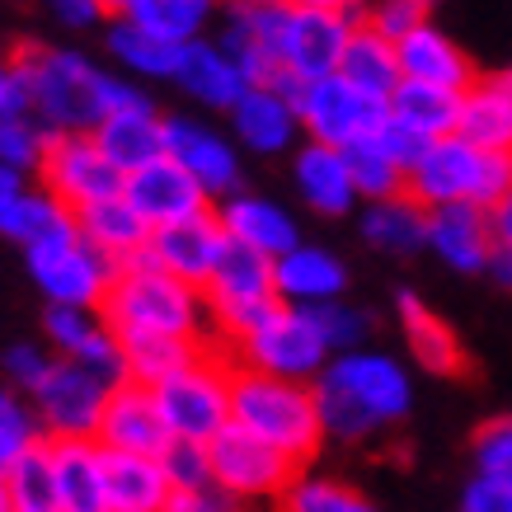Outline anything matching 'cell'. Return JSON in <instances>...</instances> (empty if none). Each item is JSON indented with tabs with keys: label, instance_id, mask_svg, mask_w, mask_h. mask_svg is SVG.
<instances>
[{
	"label": "cell",
	"instance_id": "obj_1",
	"mask_svg": "<svg viewBox=\"0 0 512 512\" xmlns=\"http://www.w3.org/2000/svg\"><path fill=\"white\" fill-rule=\"evenodd\" d=\"M24 85V104L52 137H90L113 109L137 104L141 85L94 66L85 52L57 43H24L10 52Z\"/></svg>",
	"mask_w": 512,
	"mask_h": 512
},
{
	"label": "cell",
	"instance_id": "obj_2",
	"mask_svg": "<svg viewBox=\"0 0 512 512\" xmlns=\"http://www.w3.org/2000/svg\"><path fill=\"white\" fill-rule=\"evenodd\" d=\"M315 409H320V428L325 442H372L395 423L409 419L414 409V381L400 357L381 353V348H357V353L329 357V367L315 376Z\"/></svg>",
	"mask_w": 512,
	"mask_h": 512
},
{
	"label": "cell",
	"instance_id": "obj_3",
	"mask_svg": "<svg viewBox=\"0 0 512 512\" xmlns=\"http://www.w3.org/2000/svg\"><path fill=\"white\" fill-rule=\"evenodd\" d=\"M104 325L113 334H151V339H179V343H212V315L198 287L160 273V268H141V273H118V282L104 296Z\"/></svg>",
	"mask_w": 512,
	"mask_h": 512
},
{
	"label": "cell",
	"instance_id": "obj_4",
	"mask_svg": "<svg viewBox=\"0 0 512 512\" xmlns=\"http://www.w3.org/2000/svg\"><path fill=\"white\" fill-rule=\"evenodd\" d=\"M231 423L245 428L249 437L268 442L282 451L296 470H306L325 447V428H320V409H315V390L296 386V381H273V376L231 372Z\"/></svg>",
	"mask_w": 512,
	"mask_h": 512
},
{
	"label": "cell",
	"instance_id": "obj_5",
	"mask_svg": "<svg viewBox=\"0 0 512 512\" xmlns=\"http://www.w3.org/2000/svg\"><path fill=\"white\" fill-rule=\"evenodd\" d=\"M404 193L419 207H498L512 193V151H489L466 137H442L419 156V165L409 170Z\"/></svg>",
	"mask_w": 512,
	"mask_h": 512
},
{
	"label": "cell",
	"instance_id": "obj_6",
	"mask_svg": "<svg viewBox=\"0 0 512 512\" xmlns=\"http://www.w3.org/2000/svg\"><path fill=\"white\" fill-rule=\"evenodd\" d=\"M202 301L212 315V343L226 353L231 343H240L249 329H259L282 306L278 287H273V259L245 245H226L202 287Z\"/></svg>",
	"mask_w": 512,
	"mask_h": 512
},
{
	"label": "cell",
	"instance_id": "obj_7",
	"mask_svg": "<svg viewBox=\"0 0 512 512\" xmlns=\"http://www.w3.org/2000/svg\"><path fill=\"white\" fill-rule=\"evenodd\" d=\"M231 372L235 362L221 348H207L188 362L184 372L156 386L160 419L179 442H212L221 428H231Z\"/></svg>",
	"mask_w": 512,
	"mask_h": 512
},
{
	"label": "cell",
	"instance_id": "obj_8",
	"mask_svg": "<svg viewBox=\"0 0 512 512\" xmlns=\"http://www.w3.org/2000/svg\"><path fill=\"white\" fill-rule=\"evenodd\" d=\"M226 357L245 372L296 381V386H315V376L329 367V348L320 329L311 325V315L292 311V306H278L259 329H249L240 343H231Z\"/></svg>",
	"mask_w": 512,
	"mask_h": 512
},
{
	"label": "cell",
	"instance_id": "obj_9",
	"mask_svg": "<svg viewBox=\"0 0 512 512\" xmlns=\"http://www.w3.org/2000/svg\"><path fill=\"white\" fill-rule=\"evenodd\" d=\"M109 381H99L94 372L52 357L47 376L38 381V390L29 395V409L38 419V433L47 442H94L99 437V419L109 404Z\"/></svg>",
	"mask_w": 512,
	"mask_h": 512
},
{
	"label": "cell",
	"instance_id": "obj_10",
	"mask_svg": "<svg viewBox=\"0 0 512 512\" xmlns=\"http://www.w3.org/2000/svg\"><path fill=\"white\" fill-rule=\"evenodd\" d=\"M207 456H212V484L221 494H231L235 503L245 508H259V503H282V494L292 489V480L301 470L273 451L268 442L249 437L245 428H221L212 442H207Z\"/></svg>",
	"mask_w": 512,
	"mask_h": 512
},
{
	"label": "cell",
	"instance_id": "obj_11",
	"mask_svg": "<svg viewBox=\"0 0 512 512\" xmlns=\"http://www.w3.org/2000/svg\"><path fill=\"white\" fill-rule=\"evenodd\" d=\"M24 264H29V278L38 282V292L47 296V306H66V311H99L109 287L118 282V268L99 249L85 245L80 231L29 249Z\"/></svg>",
	"mask_w": 512,
	"mask_h": 512
},
{
	"label": "cell",
	"instance_id": "obj_12",
	"mask_svg": "<svg viewBox=\"0 0 512 512\" xmlns=\"http://www.w3.org/2000/svg\"><path fill=\"white\" fill-rule=\"evenodd\" d=\"M296 113H301V137L315 146H334V151H353L362 141H372L390 118L386 99L353 90L343 76L311 80L296 99Z\"/></svg>",
	"mask_w": 512,
	"mask_h": 512
},
{
	"label": "cell",
	"instance_id": "obj_13",
	"mask_svg": "<svg viewBox=\"0 0 512 512\" xmlns=\"http://www.w3.org/2000/svg\"><path fill=\"white\" fill-rule=\"evenodd\" d=\"M165 156H170L212 202H226L231 193L245 188L240 146L231 141V132L202 123L193 113H165Z\"/></svg>",
	"mask_w": 512,
	"mask_h": 512
},
{
	"label": "cell",
	"instance_id": "obj_14",
	"mask_svg": "<svg viewBox=\"0 0 512 512\" xmlns=\"http://www.w3.org/2000/svg\"><path fill=\"white\" fill-rule=\"evenodd\" d=\"M38 188L52 193L66 212H85L94 202L123 198V174L94 146V137H52L38 170Z\"/></svg>",
	"mask_w": 512,
	"mask_h": 512
},
{
	"label": "cell",
	"instance_id": "obj_15",
	"mask_svg": "<svg viewBox=\"0 0 512 512\" xmlns=\"http://www.w3.org/2000/svg\"><path fill=\"white\" fill-rule=\"evenodd\" d=\"M353 24L357 19L287 5V10H282V71H292L301 85L339 76L343 47L353 38Z\"/></svg>",
	"mask_w": 512,
	"mask_h": 512
},
{
	"label": "cell",
	"instance_id": "obj_16",
	"mask_svg": "<svg viewBox=\"0 0 512 512\" xmlns=\"http://www.w3.org/2000/svg\"><path fill=\"white\" fill-rule=\"evenodd\" d=\"M217 221L231 245H245L264 259H282L301 245V226H296L292 207H282L278 198L254 193V188H240L226 202H217Z\"/></svg>",
	"mask_w": 512,
	"mask_h": 512
},
{
	"label": "cell",
	"instance_id": "obj_17",
	"mask_svg": "<svg viewBox=\"0 0 512 512\" xmlns=\"http://www.w3.org/2000/svg\"><path fill=\"white\" fill-rule=\"evenodd\" d=\"M123 198H127V207L151 226V231L174 226V221H188V217H202V212H212V207H217V202L207 198V193H202V188L193 184V179H188L170 156H160L156 165L127 174Z\"/></svg>",
	"mask_w": 512,
	"mask_h": 512
},
{
	"label": "cell",
	"instance_id": "obj_18",
	"mask_svg": "<svg viewBox=\"0 0 512 512\" xmlns=\"http://www.w3.org/2000/svg\"><path fill=\"white\" fill-rule=\"evenodd\" d=\"M226 245H231V240L221 231L217 207L202 212V217L160 226V231H151V240H146V249H151V259H156L160 273H170V278L188 282V287H198V292L207 287V278H212V268H217Z\"/></svg>",
	"mask_w": 512,
	"mask_h": 512
},
{
	"label": "cell",
	"instance_id": "obj_19",
	"mask_svg": "<svg viewBox=\"0 0 512 512\" xmlns=\"http://www.w3.org/2000/svg\"><path fill=\"white\" fill-rule=\"evenodd\" d=\"M104 451H123V456H156L170 447V428L160 419L156 390L137 386V381H123V386L109 390V404H104V419H99V437H94Z\"/></svg>",
	"mask_w": 512,
	"mask_h": 512
},
{
	"label": "cell",
	"instance_id": "obj_20",
	"mask_svg": "<svg viewBox=\"0 0 512 512\" xmlns=\"http://www.w3.org/2000/svg\"><path fill=\"white\" fill-rule=\"evenodd\" d=\"M231 141L249 156H292L301 146V113L287 94L268 90V85H249L245 99L226 113Z\"/></svg>",
	"mask_w": 512,
	"mask_h": 512
},
{
	"label": "cell",
	"instance_id": "obj_21",
	"mask_svg": "<svg viewBox=\"0 0 512 512\" xmlns=\"http://www.w3.org/2000/svg\"><path fill=\"white\" fill-rule=\"evenodd\" d=\"M90 137H94V146L109 156L113 170L127 179V174L146 170V165H156V160L165 156V113L156 109L151 94H141L137 104L113 109Z\"/></svg>",
	"mask_w": 512,
	"mask_h": 512
},
{
	"label": "cell",
	"instance_id": "obj_22",
	"mask_svg": "<svg viewBox=\"0 0 512 512\" xmlns=\"http://www.w3.org/2000/svg\"><path fill=\"white\" fill-rule=\"evenodd\" d=\"M273 287H278L282 306L315 311V306H329V301L348 296V264L339 254H329L325 245H306L301 240L292 254L273 259Z\"/></svg>",
	"mask_w": 512,
	"mask_h": 512
},
{
	"label": "cell",
	"instance_id": "obj_23",
	"mask_svg": "<svg viewBox=\"0 0 512 512\" xmlns=\"http://www.w3.org/2000/svg\"><path fill=\"white\" fill-rule=\"evenodd\" d=\"M395 57H400V76L404 80H419V85H437V90H456L466 94L480 71L466 57V47L456 43L447 29H437L433 19L419 24V29L395 43Z\"/></svg>",
	"mask_w": 512,
	"mask_h": 512
},
{
	"label": "cell",
	"instance_id": "obj_24",
	"mask_svg": "<svg viewBox=\"0 0 512 512\" xmlns=\"http://www.w3.org/2000/svg\"><path fill=\"white\" fill-rule=\"evenodd\" d=\"M494 221L484 207L456 202V207H433L428 212V254H437L456 273H484L494 259Z\"/></svg>",
	"mask_w": 512,
	"mask_h": 512
},
{
	"label": "cell",
	"instance_id": "obj_25",
	"mask_svg": "<svg viewBox=\"0 0 512 512\" xmlns=\"http://www.w3.org/2000/svg\"><path fill=\"white\" fill-rule=\"evenodd\" d=\"M292 184H296V198L306 202L315 217H348V212L362 207L353 174H348V156L334 151V146L301 141L292 151Z\"/></svg>",
	"mask_w": 512,
	"mask_h": 512
},
{
	"label": "cell",
	"instance_id": "obj_26",
	"mask_svg": "<svg viewBox=\"0 0 512 512\" xmlns=\"http://www.w3.org/2000/svg\"><path fill=\"white\" fill-rule=\"evenodd\" d=\"M174 85L184 90V99H193V104H202V109H212V113H231L249 90L245 71L221 52L217 38H198V43H188L179 52Z\"/></svg>",
	"mask_w": 512,
	"mask_h": 512
},
{
	"label": "cell",
	"instance_id": "obj_27",
	"mask_svg": "<svg viewBox=\"0 0 512 512\" xmlns=\"http://www.w3.org/2000/svg\"><path fill=\"white\" fill-rule=\"evenodd\" d=\"M395 315H400L409 357L419 362L423 372H433V376H461L466 372V348H461V339H456V329H451L419 292L400 287V292H395Z\"/></svg>",
	"mask_w": 512,
	"mask_h": 512
},
{
	"label": "cell",
	"instance_id": "obj_28",
	"mask_svg": "<svg viewBox=\"0 0 512 512\" xmlns=\"http://www.w3.org/2000/svg\"><path fill=\"white\" fill-rule=\"evenodd\" d=\"M456 137L489 146V151H512V71L480 76L461 94V132Z\"/></svg>",
	"mask_w": 512,
	"mask_h": 512
},
{
	"label": "cell",
	"instance_id": "obj_29",
	"mask_svg": "<svg viewBox=\"0 0 512 512\" xmlns=\"http://www.w3.org/2000/svg\"><path fill=\"white\" fill-rule=\"evenodd\" d=\"M357 231H362L367 245L390 254V259H409V254L428 249V207H419L409 193L386 202H367Z\"/></svg>",
	"mask_w": 512,
	"mask_h": 512
},
{
	"label": "cell",
	"instance_id": "obj_30",
	"mask_svg": "<svg viewBox=\"0 0 512 512\" xmlns=\"http://www.w3.org/2000/svg\"><path fill=\"white\" fill-rule=\"evenodd\" d=\"M104 484H109V512H165L174 498L156 456L104 451Z\"/></svg>",
	"mask_w": 512,
	"mask_h": 512
},
{
	"label": "cell",
	"instance_id": "obj_31",
	"mask_svg": "<svg viewBox=\"0 0 512 512\" xmlns=\"http://www.w3.org/2000/svg\"><path fill=\"white\" fill-rule=\"evenodd\" d=\"M52 466H57L62 512H109L104 447L99 442H52Z\"/></svg>",
	"mask_w": 512,
	"mask_h": 512
},
{
	"label": "cell",
	"instance_id": "obj_32",
	"mask_svg": "<svg viewBox=\"0 0 512 512\" xmlns=\"http://www.w3.org/2000/svg\"><path fill=\"white\" fill-rule=\"evenodd\" d=\"M221 10H226V0H127L123 19L146 29L151 38L188 47L198 38H207V29L217 24Z\"/></svg>",
	"mask_w": 512,
	"mask_h": 512
},
{
	"label": "cell",
	"instance_id": "obj_33",
	"mask_svg": "<svg viewBox=\"0 0 512 512\" xmlns=\"http://www.w3.org/2000/svg\"><path fill=\"white\" fill-rule=\"evenodd\" d=\"M386 113L423 141H442L461 132V94L419 85V80H400L395 94L386 99Z\"/></svg>",
	"mask_w": 512,
	"mask_h": 512
},
{
	"label": "cell",
	"instance_id": "obj_34",
	"mask_svg": "<svg viewBox=\"0 0 512 512\" xmlns=\"http://www.w3.org/2000/svg\"><path fill=\"white\" fill-rule=\"evenodd\" d=\"M0 235L29 254V249H38V245H52V240L76 235V212H66L52 193L29 184L5 212H0Z\"/></svg>",
	"mask_w": 512,
	"mask_h": 512
},
{
	"label": "cell",
	"instance_id": "obj_35",
	"mask_svg": "<svg viewBox=\"0 0 512 512\" xmlns=\"http://www.w3.org/2000/svg\"><path fill=\"white\" fill-rule=\"evenodd\" d=\"M76 231L90 249H99L113 268H123L137 249H146L151 240V226L127 207V198H109V202H94L85 212H76Z\"/></svg>",
	"mask_w": 512,
	"mask_h": 512
},
{
	"label": "cell",
	"instance_id": "obj_36",
	"mask_svg": "<svg viewBox=\"0 0 512 512\" xmlns=\"http://www.w3.org/2000/svg\"><path fill=\"white\" fill-rule=\"evenodd\" d=\"M339 76L353 85V90L372 94V99H390L395 85H400V57H395V43L372 33L367 24H353V38L343 47Z\"/></svg>",
	"mask_w": 512,
	"mask_h": 512
},
{
	"label": "cell",
	"instance_id": "obj_37",
	"mask_svg": "<svg viewBox=\"0 0 512 512\" xmlns=\"http://www.w3.org/2000/svg\"><path fill=\"white\" fill-rule=\"evenodd\" d=\"M104 43H109L113 66H123L127 80H174V66H179V52H184V47L165 43V38H151L146 29L127 24L123 15L109 19Z\"/></svg>",
	"mask_w": 512,
	"mask_h": 512
},
{
	"label": "cell",
	"instance_id": "obj_38",
	"mask_svg": "<svg viewBox=\"0 0 512 512\" xmlns=\"http://www.w3.org/2000/svg\"><path fill=\"white\" fill-rule=\"evenodd\" d=\"M5 494L10 512H62L57 498V466H52V442H33L15 466L5 470Z\"/></svg>",
	"mask_w": 512,
	"mask_h": 512
},
{
	"label": "cell",
	"instance_id": "obj_39",
	"mask_svg": "<svg viewBox=\"0 0 512 512\" xmlns=\"http://www.w3.org/2000/svg\"><path fill=\"white\" fill-rule=\"evenodd\" d=\"M127 357V381L156 390L160 381H170L174 372H184L198 353H207L202 343H179V339H151V334H118Z\"/></svg>",
	"mask_w": 512,
	"mask_h": 512
},
{
	"label": "cell",
	"instance_id": "obj_40",
	"mask_svg": "<svg viewBox=\"0 0 512 512\" xmlns=\"http://www.w3.org/2000/svg\"><path fill=\"white\" fill-rule=\"evenodd\" d=\"M278 508L282 512H381L367 494H357L353 484L334 480V475H315V470L296 475Z\"/></svg>",
	"mask_w": 512,
	"mask_h": 512
},
{
	"label": "cell",
	"instance_id": "obj_41",
	"mask_svg": "<svg viewBox=\"0 0 512 512\" xmlns=\"http://www.w3.org/2000/svg\"><path fill=\"white\" fill-rule=\"evenodd\" d=\"M348 156V174H353V188H357V202L367 207V202H386V198H400L404 184H409V174L386 156V151H376L372 141H362L353 151H343Z\"/></svg>",
	"mask_w": 512,
	"mask_h": 512
},
{
	"label": "cell",
	"instance_id": "obj_42",
	"mask_svg": "<svg viewBox=\"0 0 512 512\" xmlns=\"http://www.w3.org/2000/svg\"><path fill=\"white\" fill-rule=\"evenodd\" d=\"M47 132L33 113H15V118H0V165H10L15 174L24 179H38L43 170V156H47Z\"/></svg>",
	"mask_w": 512,
	"mask_h": 512
},
{
	"label": "cell",
	"instance_id": "obj_43",
	"mask_svg": "<svg viewBox=\"0 0 512 512\" xmlns=\"http://www.w3.org/2000/svg\"><path fill=\"white\" fill-rule=\"evenodd\" d=\"M311 325L320 329V339H325L329 357L339 353H357V348H367V334H372V315L362 311V306H353L348 296L343 301H329V306H315Z\"/></svg>",
	"mask_w": 512,
	"mask_h": 512
},
{
	"label": "cell",
	"instance_id": "obj_44",
	"mask_svg": "<svg viewBox=\"0 0 512 512\" xmlns=\"http://www.w3.org/2000/svg\"><path fill=\"white\" fill-rule=\"evenodd\" d=\"M160 470L170 480L174 494H193V489H212V456L202 442H179L170 437V447L160 451Z\"/></svg>",
	"mask_w": 512,
	"mask_h": 512
},
{
	"label": "cell",
	"instance_id": "obj_45",
	"mask_svg": "<svg viewBox=\"0 0 512 512\" xmlns=\"http://www.w3.org/2000/svg\"><path fill=\"white\" fill-rule=\"evenodd\" d=\"M99 325H104V315H99V311H66V306H47V315H43L47 353L71 362V357L90 343V334Z\"/></svg>",
	"mask_w": 512,
	"mask_h": 512
},
{
	"label": "cell",
	"instance_id": "obj_46",
	"mask_svg": "<svg viewBox=\"0 0 512 512\" xmlns=\"http://www.w3.org/2000/svg\"><path fill=\"white\" fill-rule=\"evenodd\" d=\"M357 24H367L372 33L400 43V38H409L419 24H428V10H423L419 0H367V10H362Z\"/></svg>",
	"mask_w": 512,
	"mask_h": 512
},
{
	"label": "cell",
	"instance_id": "obj_47",
	"mask_svg": "<svg viewBox=\"0 0 512 512\" xmlns=\"http://www.w3.org/2000/svg\"><path fill=\"white\" fill-rule=\"evenodd\" d=\"M47 367H52V353H47L43 343H10L5 357H0V376H5V386L19 390L24 400L38 390V381L47 376Z\"/></svg>",
	"mask_w": 512,
	"mask_h": 512
},
{
	"label": "cell",
	"instance_id": "obj_48",
	"mask_svg": "<svg viewBox=\"0 0 512 512\" xmlns=\"http://www.w3.org/2000/svg\"><path fill=\"white\" fill-rule=\"evenodd\" d=\"M475 475L512 480V414L484 423L480 433H475Z\"/></svg>",
	"mask_w": 512,
	"mask_h": 512
},
{
	"label": "cell",
	"instance_id": "obj_49",
	"mask_svg": "<svg viewBox=\"0 0 512 512\" xmlns=\"http://www.w3.org/2000/svg\"><path fill=\"white\" fill-rule=\"evenodd\" d=\"M372 146H376V151H386V156L395 160V165H400L404 174H409V170H414V165H419V156H423V151L433 146V141L414 137L409 127H400V123H395V118H386V123H381V132H376V137H372Z\"/></svg>",
	"mask_w": 512,
	"mask_h": 512
},
{
	"label": "cell",
	"instance_id": "obj_50",
	"mask_svg": "<svg viewBox=\"0 0 512 512\" xmlns=\"http://www.w3.org/2000/svg\"><path fill=\"white\" fill-rule=\"evenodd\" d=\"M456 512H512V480H498V475H475V480L461 489Z\"/></svg>",
	"mask_w": 512,
	"mask_h": 512
},
{
	"label": "cell",
	"instance_id": "obj_51",
	"mask_svg": "<svg viewBox=\"0 0 512 512\" xmlns=\"http://www.w3.org/2000/svg\"><path fill=\"white\" fill-rule=\"evenodd\" d=\"M0 433L10 437H24V442H38V419H33L29 400L19 395V390H10L5 381H0Z\"/></svg>",
	"mask_w": 512,
	"mask_h": 512
},
{
	"label": "cell",
	"instance_id": "obj_52",
	"mask_svg": "<svg viewBox=\"0 0 512 512\" xmlns=\"http://www.w3.org/2000/svg\"><path fill=\"white\" fill-rule=\"evenodd\" d=\"M52 19L62 24V29H99V24H109V10H104V0H43Z\"/></svg>",
	"mask_w": 512,
	"mask_h": 512
},
{
	"label": "cell",
	"instance_id": "obj_53",
	"mask_svg": "<svg viewBox=\"0 0 512 512\" xmlns=\"http://www.w3.org/2000/svg\"><path fill=\"white\" fill-rule=\"evenodd\" d=\"M165 512H249L245 503H235L231 494H221L217 484L212 489H193V494H174Z\"/></svg>",
	"mask_w": 512,
	"mask_h": 512
},
{
	"label": "cell",
	"instance_id": "obj_54",
	"mask_svg": "<svg viewBox=\"0 0 512 512\" xmlns=\"http://www.w3.org/2000/svg\"><path fill=\"white\" fill-rule=\"evenodd\" d=\"M15 113H29V104H24V85H19L15 62L0 57V118H15Z\"/></svg>",
	"mask_w": 512,
	"mask_h": 512
},
{
	"label": "cell",
	"instance_id": "obj_55",
	"mask_svg": "<svg viewBox=\"0 0 512 512\" xmlns=\"http://www.w3.org/2000/svg\"><path fill=\"white\" fill-rule=\"evenodd\" d=\"M301 10H325V15H343V19H362L367 0H292Z\"/></svg>",
	"mask_w": 512,
	"mask_h": 512
},
{
	"label": "cell",
	"instance_id": "obj_56",
	"mask_svg": "<svg viewBox=\"0 0 512 512\" xmlns=\"http://www.w3.org/2000/svg\"><path fill=\"white\" fill-rule=\"evenodd\" d=\"M489 221H494L498 249H508V254H512V193L498 202V207H489Z\"/></svg>",
	"mask_w": 512,
	"mask_h": 512
},
{
	"label": "cell",
	"instance_id": "obj_57",
	"mask_svg": "<svg viewBox=\"0 0 512 512\" xmlns=\"http://www.w3.org/2000/svg\"><path fill=\"white\" fill-rule=\"evenodd\" d=\"M38 442H43V437H38ZM33 442H24V437H10V433H0V480H5V470L15 466L19 456H24V451H29Z\"/></svg>",
	"mask_w": 512,
	"mask_h": 512
},
{
	"label": "cell",
	"instance_id": "obj_58",
	"mask_svg": "<svg viewBox=\"0 0 512 512\" xmlns=\"http://www.w3.org/2000/svg\"><path fill=\"white\" fill-rule=\"evenodd\" d=\"M24 188H29V179H24V174H15L10 165H0V212H5V207H10Z\"/></svg>",
	"mask_w": 512,
	"mask_h": 512
},
{
	"label": "cell",
	"instance_id": "obj_59",
	"mask_svg": "<svg viewBox=\"0 0 512 512\" xmlns=\"http://www.w3.org/2000/svg\"><path fill=\"white\" fill-rule=\"evenodd\" d=\"M484 278H494L503 292H512V254L508 249H494V259H489V268H484Z\"/></svg>",
	"mask_w": 512,
	"mask_h": 512
},
{
	"label": "cell",
	"instance_id": "obj_60",
	"mask_svg": "<svg viewBox=\"0 0 512 512\" xmlns=\"http://www.w3.org/2000/svg\"><path fill=\"white\" fill-rule=\"evenodd\" d=\"M226 5H249V10H278V5H292V0H226Z\"/></svg>",
	"mask_w": 512,
	"mask_h": 512
},
{
	"label": "cell",
	"instance_id": "obj_61",
	"mask_svg": "<svg viewBox=\"0 0 512 512\" xmlns=\"http://www.w3.org/2000/svg\"><path fill=\"white\" fill-rule=\"evenodd\" d=\"M123 5L127 0H104V10H109V15H123Z\"/></svg>",
	"mask_w": 512,
	"mask_h": 512
},
{
	"label": "cell",
	"instance_id": "obj_62",
	"mask_svg": "<svg viewBox=\"0 0 512 512\" xmlns=\"http://www.w3.org/2000/svg\"><path fill=\"white\" fill-rule=\"evenodd\" d=\"M0 512H10V494H5V480H0Z\"/></svg>",
	"mask_w": 512,
	"mask_h": 512
},
{
	"label": "cell",
	"instance_id": "obj_63",
	"mask_svg": "<svg viewBox=\"0 0 512 512\" xmlns=\"http://www.w3.org/2000/svg\"><path fill=\"white\" fill-rule=\"evenodd\" d=\"M419 5H423V10H433V5H442V0H419Z\"/></svg>",
	"mask_w": 512,
	"mask_h": 512
}]
</instances>
